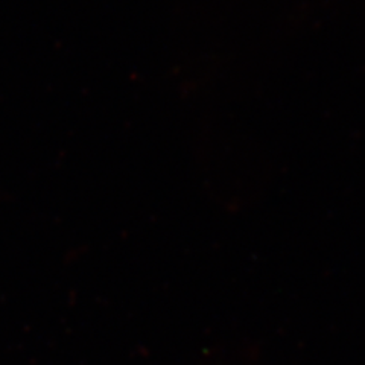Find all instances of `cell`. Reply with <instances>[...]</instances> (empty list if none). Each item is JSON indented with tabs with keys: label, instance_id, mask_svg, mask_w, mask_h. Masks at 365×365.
<instances>
[]
</instances>
